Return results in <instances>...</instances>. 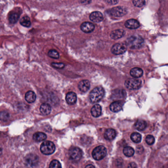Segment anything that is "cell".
<instances>
[{
    "label": "cell",
    "mask_w": 168,
    "mask_h": 168,
    "mask_svg": "<svg viewBox=\"0 0 168 168\" xmlns=\"http://www.w3.org/2000/svg\"><path fill=\"white\" fill-rule=\"evenodd\" d=\"M49 168H62V166L58 160H53L50 163Z\"/></svg>",
    "instance_id": "obj_29"
},
{
    "label": "cell",
    "mask_w": 168,
    "mask_h": 168,
    "mask_svg": "<svg viewBox=\"0 0 168 168\" xmlns=\"http://www.w3.org/2000/svg\"><path fill=\"white\" fill-rule=\"evenodd\" d=\"M146 142L149 145H152L155 142V138L153 136L149 135L146 137Z\"/></svg>",
    "instance_id": "obj_31"
},
{
    "label": "cell",
    "mask_w": 168,
    "mask_h": 168,
    "mask_svg": "<svg viewBox=\"0 0 168 168\" xmlns=\"http://www.w3.org/2000/svg\"><path fill=\"white\" fill-rule=\"evenodd\" d=\"M131 139L134 143H140V141L142 140V136L139 133H133L132 134H131Z\"/></svg>",
    "instance_id": "obj_26"
},
{
    "label": "cell",
    "mask_w": 168,
    "mask_h": 168,
    "mask_svg": "<svg viewBox=\"0 0 168 168\" xmlns=\"http://www.w3.org/2000/svg\"><path fill=\"white\" fill-rule=\"evenodd\" d=\"M40 150L41 153L44 155H51L55 150V146L53 142L49 141H44L41 145Z\"/></svg>",
    "instance_id": "obj_3"
},
{
    "label": "cell",
    "mask_w": 168,
    "mask_h": 168,
    "mask_svg": "<svg viewBox=\"0 0 168 168\" xmlns=\"http://www.w3.org/2000/svg\"><path fill=\"white\" fill-rule=\"evenodd\" d=\"M81 30L85 33H90L95 29L94 24L89 22H85L81 26Z\"/></svg>",
    "instance_id": "obj_10"
},
{
    "label": "cell",
    "mask_w": 168,
    "mask_h": 168,
    "mask_svg": "<svg viewBox=\"0 0 168 168\" xmlns=\"http://www.w3.org/2000/svg\"><path fill=\"white\" fill-rule=\"evenodd\" d=\"M47 136L46 134L43 132H36L35 133L33 136L34 140L36 142H41L46 140Z\"/></svg>",
    "instance_id": "obj_22"
},
{
    "label": "cell",
    "mask_w": 168,
    "mask_h": 168,
    "mask_svg": "<svg viewBox=\"0 0 168 168\" xmlns=\"http://www.w3.org/2000/svg\"><path fill=\"white\" fill-rule=\"evenodd\" d=\"M133 3L135 7L140 8L145 5L146 1L145 0H133Z\"/></svg>",
    "instance_id": "obj_30"
},
{
    "label": "cell",
    "mask_w": 168,
    "mask_h": 168,
    "mask_svg": "<svg viewBox=\"0 0 168 168\" xmlns=\"http://www.w3.org/2000/svg\"><path fill=\"white\" fill-rule=\"evenodd\" d=\"M130 75L134 78H140L143 75V70L139 67H135L131 70Z\"/></svg>",
    "instance_id": "obj_21"
},
{
    "label": "cell",
    "mask_w": 168,
    "mask_h": 168,
    "mask_svg": "<svg viewBox=\"0 0 168 168\" xmlns=\"http://www.w3.org/2000/svg\"><path fill=\"white\" fill-rule=\"evenodd\" d=\"M107 150L104 146H99L94 148L92 153V155L96 160H102L106 157Z\"/></svg>",
    "instance_id": "obj_4"
},
{
    "label": "cell",
    "mask_w": 168,
    "mask_h": 168,
    "mask_svg": "<svg viewBox=\"0 0 168 168\" xmlns=\"http://www.w3.org/2000/svg\"><path fill=\"white\" fill-rule=\"evenodd\" d=\"M147 126V124L143 120H138L135 124V128L139 130L142 131L146 129Z\"/></svg>",
    "instance_id": "obj_23"
},
{
    "label": "cell",
    "mask_w": 168,
    "mask_h": 168,
    "mask_svg": "<svg viewBox=\"0 0 168 168\" xmlns=\"http://www.w3.org/2000/svg\"><path fill=\"white\" fill-rule=\"evenodd\" d=\"M125 26L126 28L129 29H136L140 27V23L137 20L131 19L126 21L125 23Z\"/></svg>",
    "instance_id": "obj_14"
},
{
    "label": "cell",
    "mask_w": 168,
    "mask_h": 168,
    "mask_svg": "<svg viewBox=\"0 0 168 168\" xmlns=\"http://www.w3.org/2000/svg\"><path fill=\"white\" fill-rule=\"evenodd\" d=\"M1 119L2 121H6L8 120L9 118V113L5 111H3L1 113Z\"/></svg>",
    "instance_id": "obj_32"
},
{
    "label": "cell",
    "mask_w": 168,
    "mask_h": 168,
    "mask_svg": "<svg viewBox=\"0 0 168 168\" xmlns=\"http://www.w3.org/2000/svg\"><path fill=\"white\" fill-rule=\"evenodd\" d=\"M91 114L94 118H98L102 114V107L99 104H95L91 109Z\"/></svg>",
    "instance_id": "obj_15"
},
{
    "label": "cell",
    "mask_w": 168,
    "mask_h": 168,
    "mask_svg": "<svg viewBox=\"0 0 168 168\" xmlns=\"http://www.w3.org/2000/svg\"><path fill=\"white\" fill-rule=\"evenodd\" d=\"M117 135V133L115 130L113 129H107L105 131L104 134V137L107 140L111 141L115 138Z\"/></svg>",
    "instance_id": "obj_19"
},
{
    "label": "cell",
    "mask_w": 168,
    "mask_h": 168,
    "mask_svg": "<svg viewBox=\"0 0 168 168\" xmlns=\"http://www.w3.org/2000/svg\"><path fill=\"white\" fill-rule=\"evenodd\" d=\"M70 159L73 161H78L82 157V150L77 147H73L70 148L69 152Z\"/></svg>",
    "instance_id": "obj_5"
},
{
    "label": "cell",
    "mask_w": 168,
    "mask_h": 168,
    "mask_svg": "<svg viewBox=\"0 0 168 168\" xmlns=\"http://www.w3.org/2000/svg\"><path fill=\"white\" fill-rule=\"evenodd\" d=\"M109 13L115 17H122L127 14V10L124 7H114V8L110 9Z\"/></svg>",
    "instance_id": "obj_8"
},
{
    "label": "cell",
    "mask_w": 168,
    "mask_h": 168,
    "mask_svg": "<svg viewBox=\"0 0 168 168\" xmlns=\"http://www.w3.org/2000/svg\"><path fill=\"white\" fill-rule=\"evenodd\" d=\"M20 24L23 26L29 28L31 25L30 19L28 16H24L20 19Z\"/></svg>",
    "instance_id": "obj_24"
},
{
    "label": "cell",
    "mask_w": 168,
    "mask_h": 168,
    "mask_svg": "<svg viewBox=\"0 0 168 168\" xmlns=\"http://www.w3.org/2000/svg\"><path fill=\"white\" fill-rule=\"evenodd\" d=\"M36 95L34 92L29 91L26 93L25 95V99L26 101L29 103H32L36 101Z\"/></svg>",
    "instance_id": "obj_20"
},
{
    "label": "cell",
    "mask_w": 168,
    "mask_h": 168,
    "mask_svg": "<svg viewBox=\"0 0 168 168\" xmlns=\"http://www.w3.org/2000/svg\"><path fill=\"white\" fill-rule=\"evenodd\" d=\"M51 66L54 68L57 69H63L65 67V64L63 63H52Z\"/></svg>",
    "instance_id": "obj_33"
},
{
    "label": "cell",
    "mask_w": 168,
    "mask_h": 168,
    "mask_svg": "<svg viewBox=\"0 0 168 168\" xmlns=\"http://www.w3.org/2000/svg\"><path fill=\"white\" fill-rule=\"evenodd\" d=\"M108 3L111 5L117 4L118 3V0H108Z\"/></svg>",
    "instance_id": "obj_34"
},
{
    "label": "cell",
    "mask_w": 168,
    "mask_h": 168,
    "mask_svg": "<svg viewBox=\"0 0 168 168\" xmlns=\"http://www.w3.org/2000/svg\"><path fill=\"white\" fill-rule=\"evenodd\" d=\"M144 40L142 37L139 36H131L126 40L125 44L127 47L132 49L140 48L143 45Z\"/></svg>",
    "instance_id": "obj_2"
},
{
    "label": "cell",
    "mask_w": 168,
    "mask_h": 168,
    "mask_svg": "<svg viewBox=\"0 0 168 168\" xmlns=\"http://www.w3.org/2000/svg\"><path fill=\"white\" fill-rule=\"evenodd\" d=\"M20 15L17 13H13L9 16V21L11 24H15L19 20Z\"/></svg>",
    "instance_id": "obj_27"
},
{
    "label": "cell",
    "mask_w": 168,
    "mask_h": 168,
    "mask_svg": "<svg viewBox=\"0 0 168 168\" xmlns=\"http://www.w3.org/2000/svg\"><path fill=\"white\" fill-rule=\"evenodd\" d=\"M78 88L81 92H87L90 88V83L88 80H81L78 84Z\"/></svg>",
    "instance_id": "obj_12"
},
{
    "label": "cell",
    "mask_w": 168,
    "mask_h": 168,
    "mask_svg": "<svg viewBox=\"0 0 168 168\" xmlns=\"http://www.w3.org/2000/svg\"><path fill=\"white\" fill-rule=\"evenodd\" d=\"M52 108L51 105L48 103H42L40 106V111L41 114L47 116L51 114Z\"/></svg>",
    "instance_id": "obj_17"
},
{
    "label": "cell",
    "mask_w": 168,
    "mask_h": 168,
    "mask_svg": "<svg viewBox=\"0 0 168 168\" xmlns=\"http://www.w3.org/2000/svg\"><path fill=\"white\" fill-rule=\"evenodd\" d=\"M90 20L93 22H100L103 20V15L100 11H94L90 14L89 16Z\"/></svg>",
    "instance_id": "obj_11"
},
{
    "label": "cell",
    "mask_w": 168,
    "mask_h": 168,
    "mask_svg": "<svg viewBox=\"0 0 168 168\" xmlns=\"http://www.w3.org/2000/svg\"><path fill=\"white\" fill-rule=\"evenodd\" d=\"M128 168H136L137 165L136 164H135L134 162H132V163H130L129 164Z\"/></svg>",
    "instance_id": "obj_35"
},
{
    "label": "cell",
    "mask_w": 168,
    "mask_h": 168,
    "mask_svg": "<svg viewBox=\"0 0 168 168\" xmlns=\"http://www.w3.org/2000/svg\"><path fill=\"white\" fill-rule=\"evenodd\" d=\"M125 86L129 89H138L142 86V81L136 79H128L125 82Z\"/></svg>",
    "instance_id": "obj_6"
},
{
    "label": "cell",
    "mask_w": 168,
    "mask_h": 168,
    "mask_svg": "<svg viewBox=\"0 0 168 168\" xmlns=\"http://www.w3.org/2000/svg\"><path fill=\"white\" fill-rule=\"evenodd\" d=\"M48 55L51 58L55 59H59L60 57L58 52L54 49L49 50L48 53Z\"/></svg>",
    "instance_id": "obj_28"
},
{
    "label": "cell",
    "mask_w": 168,
    "mask_h": 168,
    "mask_svg": "<svg viewBox=\"0 0 168 168\" xmlns=\"http://www.w3.org/2000/svg\"><path fill=\"white\" fill-rule=\"evenodd\" d=\"M85 168H95V167H94V166L92 165L89 164V165L86 166Z\"/></svg>",
    "instance_id": "obj_36"
},
{
    "label": "cell",
    "mask_w": 168,
    "mask_h": 168,
    "mask_svg": "<svg viewBox=\"0 0 168 168\" xmlns=\"http://www.w3.org/2000/svg\"><path fill=\"white\" fill-rule=\"evenodd\" d=\"M125 32L122 29H118L114 31L110 34V37L113 40H118L124 36Z\"/></svg>",
    "instance_id": "obj_16"
},
{
    "label": "cell",
    "mask_w": 168,
    "mask_h": 168,
    "mask_svg": "<svg viewBox=\"0 0 168 168\" xmlns=\"http://www.w3.org/2000/svg\"><path fill=\"white\" fill-rule=\"evenodd\" d=\"M110 110L111 112L117 113L122 109V103L121 101H114L110 105Z\"/></svg>",
    "instance_id": "obj_18"
},
{
    "label": "cell",
    "mask_w": 168,
    "mask_h": 168,
    "mask_svg": "<svg viewBox=\"0 0 168 168\" xmlns=\"http://www.w3.org/2000/svg\"><path fill=\"white\" fill-rule=\"evenodd\" d=\"M105 90L102 87H97L93 89L89 94V100L92 103L101 101L105 95Z\"/></svg>",
    "instance_id": "obj_1"
},
{
    "label": "cell",
    "mask_w": 168,
    "mask_h": 168,
    "mask_svg": "<svg viewBox=\"0 0 168 168\" xmlns=\"http://www.w3.org/2000/svg\"><path fill=\"white\" fill-rule=\"evenodd\" d=\"M66 101L69 105H74L77 101V96L76 93L74 92H69L66 96Z\"/></svg>",
    "instance_id": "obj_13"
},
{
    "label": "cell",
    "mask_w": 168,
    "mask_h": 168,
    "mask_svg": "<svg viewBox=\"0 0 168 168\" xmlns=\"http://www.w3.org/2000/svg\"><path fill=\"white\" fill-rule=\"evenodd\" d=\"M123 151L124 154L129 157L133 156L135 153V150L134 149L131 147H129V146L125 147L123 149Z\"/></svg>",
    "instance_id": "obj_25"
},
{
    "label": "cell",
    "mask_w": 168,
    "mask_h": 168,
    "mask_svg": "<svg viewBox=\"0 0 168 168\" xmlns=\"http://www.w3.org/2000/svg\"><path fill=\"white\" fill-rule=\"evenodd\" d=\"M127 46L123 43H118L113 45L111 49V52L113 54L118 55L123 54L126 51Z\"/></svg>",
    "instance_id": "obj_7"
},
{
    "label": "cell",
    "mask_w": 168,
    "mask_h": 168,
    "mask_svg": "<svg viewBox=\"0 0 168 168\" xmlns=\"http://www.w3.org/2000/svg\"><path fill=\"white\" fill-rule=\"evenodd\" d=\"M25 161L28 165L30 166L31 167H34L38 163V156L34 154H29L26 157Z\"/></svg>",
    "instance_id": "obj_9"
}]
</instances>
